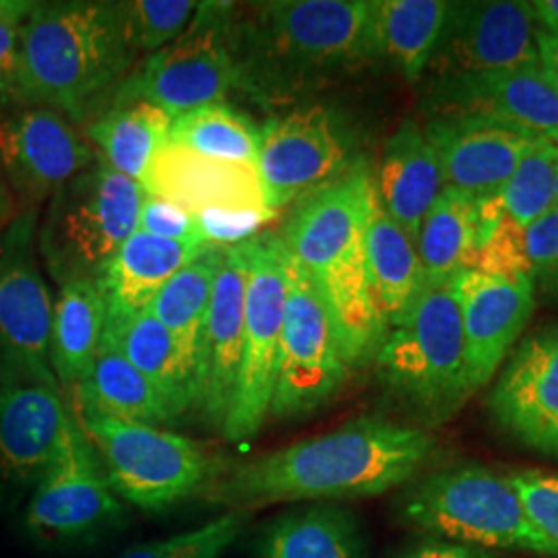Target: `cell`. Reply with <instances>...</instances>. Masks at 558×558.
<instances>
[{"instance_id":"6da1fadb","label":"cell","mask_w":558,"mask_h":558,"mask_svg":"<svg viewBox=\"0 0 558 558\" xmlns=\"http://www.w3.org/2000/svg\"><path fill=\"white\" fill-rule=\"evenodd\" d=\"M435 451L437 440L424 428L362 416L333 433L228 468L203 497L232 511L371 499L416 478Z\"/></svg>"},{"instance_id":"7a4b0ae2","label":"cell","mask_w":558,"mask_h":558,"mask_svg":"<svg viewBox=\"0 0 558 558\" xmlns=\"http://www.w3.org/2000/svg\"><path fill=\"white\" fill-rule=\"evenodd\" d=\"M240 92L281 106L377 60L373 0H269L232 7Z\"/></svg>"},{"instance_id":"3957f363","label":"cell","mask_w":558,"mask_h":558,"mask_svg":"<svg viewBox=\"0 0 558 558\" xmlns=\"http://www.w3.org/2000/svg\"><path fill=\"white\" fill-rule=\"evenodd\" d=\"M375 203V170L359 160L339 179L296 201L278 230L288 253L317 288L350 371L373 364L389 336L366 265Z\"/></svg>"},{"instance_id":"277c9868","label":"cell","mask_w":558,"mask_h":558,"mask_svg":"<svg viewBox=\"0 0 558 558\" xmlns=\"http://www.w3.org/2000/svg\"><path fill=\"white\" fill-rule=\"evenodd\" d=\"M135 60L120 2H36L21 23L23 106L87 124L112 104Z\"/></svg>"},{"instance_id":"5b68a950","label":"cell","mask_w":558,"mask_h":558,"mask_svg":"<svg viewBox=\"0 0 558 558\" xmlns=\"http://www.w3.org/2000/svg\"><path fill=\"white\" fill-rule=\"evenodd\" d=\"M401 523L430 538L482 550H511L558 558V546L527 515L509 474L482 463L442 468L399 497Z\"/></svg>"},{"instance_id":"8992f818","label":"cell","mask_w":558,"mask_h":558,"mask_svg":"<svg viewBox=\"0 0 558 558\" xmlns=\"http://www.w3.org/2000/svg\"><path fill=\"white\" fill-rule=\"evenodd\" d=\"M373 364L383 389L422 422L442 424L458 414L474 391L449 283L422 294L414 311L389 329Z\"/></svg>"},{"instance_id":"52a82bcc","label":"cell","mask_w":558,"mask_h":558,"mask_svg":"<svg viewBox=\"0 0 558 558\" xmlns=\"http://www.w3.org/2000/svg\"><path fill=\"white\" fill-rule=\"evenodd\" d=\"M83 435L120 500L166 511L205 493L230 468L197 440L179 433L75 410Z\"/></svg>"},{"instance_id":"ba28073f","label":"cell","mask_w":558,"mask_h":558,"mask_svg":"<svg viewBox=\"0 0 558 558\" xmlns=\"http://www.w3.org/2000/svg\"><path fill=\"white\" fill-rule=\"evenodd\" d=\"M145 189L96 160L50 197L38 226V253L59 286L98 279L137 230Z\"/></svg>"},{"instance_id":"9c48e42d","label":"cell","mask_w":558,"mask_h":558,"mask_svg":"<svg viewBox=\"0 0 558 558\" xmlns=\"http://www.w3.org/2000/svg\"><path fill=\"white\" fill-rule=\"evenodd\" d=\"M232 7L234 2H199L186 32L145 57L122 81L112 104L145 101L174 120L240 92L239 60L230 36Z\"/></svg>"},{"instance_id":"30bf717a","label":"cell","mask_w":558,"mask_h":558,"mask_svg":"<svg viewBox=\"0 0 558 558\" xmlns=\"http://www.w3.org/2000/svg\"><path fill=\"white\" fill-rule=\"evenodd\" d=\"M286 294L288 251L278 230H265L248 240L242 359L234 401L221 428V435L230 442L255 437L269 416Z\"/></svg>"},{"instance_id":"8fae6325","label":"cell","mask_w":558,"mask_h":558,"mask_svg":"<svg viewBox=\"0 0 558 558\" xmlns=\"http://www.w3.org/2000/svg\"><path fill=\"white\" fill-rule=\"evenodd\" d=\"M38 226L36 207H27L0 234V385L59 387L48 359L54 302L36 259Z\"/></svg>"},{"instance_id":"7c38bea8","label":"cell","mask_w":558,"mask_h":558,"mask_svg":"<svg viewBox=\"0 0 558 558\" xmlns=\"http://www.w3.org/2000/svg\"><path fill=\"white\" fill-rule=\"evenodd\" d=\"M350 373L317 288L288 253V294L269 416H311L338 396Z\"/></svg>"},{"instance_id":"4fadbf2b","label":"cell","mask_w":558,"mask_h":558,"mask_svg":"<svg viewBox=\"0 0 558 558\" xmlns=\"http://www.w3.org/2000/svg\"><path fill=\"white\" fill-rule=\"evenodd\" d=\"M356 161L350 126L325 104L292 108L259 126L255 168L265 205L276 214L339 179Z\"/></svg>"},{"instance_id":"5bb4252c","label":"cell","mask_w":558,"mask_h":558,"mask_svg":"<svg viewBox=\"0 0 558 558\" xmlns=\"http://www.w3.org/2000/svg\"><path fill=\"white\" fill-rule=\"evenodd\" d=\"M124 505L101 470L100 459L75 416L59 456L38 482L25 513L27 532L44 544L94 542L124 525Z\"/></svg>"},{"instance_id":"9a60e30c","label":"cell","mask_w":558,"mask_h":558,"mask_svg":"<svg viewBox=\"0 0 558 558\" xmlns=\"http://www.w3.org/2000/svg\"><path fill=\"white\" fill-rule=\"evenodd\" d=\"M536 60V23L530 2H449L428 69L435 80H445Z\"/></svg>"},{"instance_id":"2e32d148","label":"cell","mask_w":558,"mask_h":558,"mask_svg":"<svg viewBox=\"0 0 558 558\" xmlns=\"http://www.w3.org/2000/svg\"><path fill=\"white\" fill-rule=\"evenodd\" d=\"M433 114H480L558 147V89L539 60L435 80Z\"/></svg>"},{"instance_id":"e0dca14e","label":"cell","mask_w":558,"mask_h":558,"mask_svg":"<svg viewBox=\"0 0 558 558\" xmlns=\"http://www.w3.org/2000/svg\"><path fill=\"white\" fill-rule=\"evenodd\" d=\"M96 160L75 124L57 110L23 106L0 119V170L29 207Z\"/></svg>"},{"instance_id":"ac0fdd59","label":"cell","mask_w":558,"mask_h":558,"mask_svg":"<svg viewBox=\"0 0 558 558\" xmlns=\"http://www.w3.org/2000/svg\"><path fill=\"white\" fill-rule=\"evenodd\" d=\"M458 300L472 391L484 389L518 343L536 306L532 276L461 271L449 281Z\"/></svg>"},{"instance_id":"d6986e66","label":"cell","mask_w":558,"mask_h":558,"mask_svg":"<svg viewBox=\"0 0 558 558\" xmlns=\"http://www.w3.org/2000/svg\"><path fill=\"white\" fill-rule=\"evenodd\" d=\"M488 408L507 435L558 459V327L519 341L493 385Z\"/></svg>"},{"instance_id":"ffe728a7","label":"cell","mask_w":558,"mask_h":558,"mask_svg":"<svg viewBox=\"0 0 558 558\" xmlns=\"http://www.w3.org/2000/svg\"><path fill=\"white\" fill-rule=\"evenodd\" d=\"M246 274L248 242L223 248L201 331L195 410L220 430L230 414L239 380Z\"/></svg>"},{"instance_id":"44dd1931","label":"cell","mask_w":558,"mask_h":558,"mask_svg":"<svg viewBox=\"0 0 558 558\" xmlns=\"http://www.w3.org/2000/svg\"><path fill=\"white\" fill-rule=\"evenodd\" d=\"M439 156L445 182L474 197H493L539 145L480 114H433L422 126Z\"/></svg>"},{"instance_id":"7402d4cb","label":"cell","mask_w":558,"mask_h":558,"mask_svg":"<svg viewBox=\"0 0 558 558\" xmlns=\"http://www.w3.org/2000/svg\"><path fill=\"white\" fill-rule=\"evenodd\" d=\"M71 418L54 385H0V482L38 486L59 456Z\"/></svg>"},{"instance_id":"603a6c76","label":"cell","mask_w":558,"mask_h":558,"mask_svg":"<svg viewBox=\"0 0 558 558\" xmlns=\"http://www.w3.org/2000/svg\"><path fill=\"white\" fill-rule=\"evenodd\" d=\"M141 186L147 195L177 203L195 216L269 209L255 166L205 158L170 143L151 161Z\"/></svg>"},{"instance_id":"cb8c5ba5","label":"cell","mask_w":558,"mask_h":558,"mask_svg":"<svg viewBox=\"0 0 558 558\" xmlns=\"http://www.w3.org/2000/svg\"><path fill=\"white\" fill-rule=\"evenodd\" d=\"M375 184L380 207L416 242L422 221L447 189L439 156L416 120H401L385 143Z\"/></svg>"},{"instance_id":"d4e9b609","label":"cell","mask_w":558,"mask_h":558,"mask_svg":"<svg viewBox=\"0 0 558 558\" xmlns=\"http://www.w3.org/2000/svg\"><path fill=\"white\" fill-rule=\"evenodd\" d=\"M209 246L161 239L137 228L98 278L108 308L106 325L147 311L161 288Z\"/></svg>"},{"instance_id":"484cf974","label":"cell","mask_w":558,"mask_h":558,"mask_svg":"<svg viewBox=\"0 0 558 558\" xmlns=\"http://www.w3.org/2000/svg\"><path fill=\"white\" fill-rule=\"evenodd\" d=\"M366 265L380 315L393 329L414 311L430 286L416 242L387 216L379 197L366 232Z\"/></svg>"},{"instance_id":"4316f807","label":"cell","mask_w":558,"mask_h":558,"mask_svg":"<svg viewBox=\"0 0 558 558\" xmlns=\"http://www.w3.org/2000/svg\"><path fill=\"white\" fill-rule=\"evenodd\" d=\"M257 558H366V539L352 511L315 502L274 519L259 536Z\"/></svg>"},{"instance_id":"83f0119b","label":"cell","mask_w":558,"mask_h":558,"mask_svg":"<svg viewBox=\"0 0 558 558\" xmlns=\"http://www.w3.org/2000/svg\"><path fill=\"white\" fill-rule=\"evenodd\" d=\"M104 338L112 341L120 354L156 387L174 418L195 410L197 379L182 360L177 339L149 311L106 325Z\"/></svg>"},{"instance_id":"f1b7e54d","label":"cell","mask_w":558,"mask_h":558,"mask_svg":"<svg viewBox=\"0 0 558 558\" xmlns=\"http://www.w3.org/2000/svg\"><path fill=\"white\" fill-rule=\"evenodd\" d=\"M75 396L80 410L122 422L158 428L177 422L156 387L106 338H101L89 373L75 385Z\"/></svg>"},{"instance_id":"f546056e","label":"cell","mask_w":558,"mask_h":558,"mask_svg":"<svg viewBox=\"0 0 558 558\" xmlns=\"http://www.w3.org/2000/svg\"><path fill=\"white\" fill-rule=\"evenodd\" d=\"M106 299L98 279L60 286L50 325V368L62 385H80L98 354L106 329Z\"/></svg>"},{"instance_id":"4dcf8cb0","label":"cell","mask_w":558,"mask_h":558,"mask_svg":"<svg viewBox=\"0 0 558 558\" xmlns=\"http://www.w3.org/2000/svg\"><path fill=\"white\" fill-rule=\"evenodd\" d=\"M83 126L100 160L141 184L151 161L168 145L172 119L151 104L131 101L108 106Z\"/></svg>"},{"instance_id":"1f68e13d","label":"cell","mask_w":558,"mask_h":558,"mask_svg":"<svg viewBox=\"0 0 558 558\" xmlns=\"http://www.w3.org/2000/svg\"><path fill=\"white\" fill-rule=\"evenodd\" d=\"M449 2L373 0V41L377 59H387L408 81L428 71Z\"/></svg>"},{"instance_id":"d6a6232c","label":"cell","mask_w":558,"mask_h":558,"mask_svg":"<svg viewBox=\"0 0 558 558\" xmlns=\"http://www.w3.org/2000/svg\"><path fill=\"white\" fill-rule=\"evenodd\" d=\"M480 240V199L447 186L420 226L416 248L428 286L472 269Z\"/></svg>"},{"instance_id":"836d02e7","label":"cell","mask_w":558,"mask_h":558,"mask_svg":"<svg viewBox=\"0 0 558 558\" xmlns=\"http://www.w3.org/2000/svg\"><path fill=\"white\" fill-rule=\"evenodd\" d=\"M223 248L209 246L199 257L182 267L170 279L147 308L179 343L182 360L197 379V360L203 323L207 317L214 281L220 267Z\"/></svg>"},{"instance_id":"e575fe53","label":"cell","mask_w":558,"mask_h":558,"mask_svg":"<svg viewBox=\"0 0 558 558\" xmlns=\"http://www.w3.org/2000/svg\"><path fill=\"white\" fill-rule=\"evenodd\" d=\"M168 143L205 158L255 166L259 126L230 101H218L172 120Z\"/></svg>"},{"instance_id":"d590c367","label":"cell","mask_w":558,"mask_h":558,"mask_svg":"<svg viewBox=\"0 0 558 558\" xmlns=\"http://www.w3.org/2000/svg\"><path fill=\"white\" fill-rule=\"evenodd\" d=\"M557 168L558 147L555 145H539L523 158L497 195H493L500 214L521 230H527L532 223L555 211Z\"/></svg>"},{"instance_id":"8d00e7d4","label":"cell","mask_w":558,"mask_h":558,"mask_svg":"<svg viewBox=\"0 0 558 558\" xmlns=\"http://www.w3.org/2000/svg\"><path fill=\"white\" fill-rule=\"evenodd\" d=\"M126 38L133 52L156 54L180 38L199 11L195 0H131L120 2Z\"/></svg>"},{"instance_id":"74e56055","label":"cell","mask_w":558,"mask_h":558,"mask_svg":"<svg viewBox=\"0 0 558 558\" xmlns=\"http://www.w3.org/2000/svg\"><path fill=\"white\" fill-rule=\"evenodd\" d=\"M246 519L248 511H228L197 530L133 546L117 558H220L240 538Z\"/></svg>"},{"instance_id":"f35d334b","label":"cell","mask_w":558,"mask_h":558,"mask_svg":"<svg viewBox=\"0 0 558 558\" xmlns=\"http://www.w3.org/2000/svg\"><path fill=\"white\" fill-rule=\"evenodd\" d=\"M519 499L539 532L558 546V476L538 470L509 474Z\"/></svg>"},{"instance_id":"ab89813d","label":"cell","mask_w":558,"mask_h":558,"mask_svg":"<svg viewBox=\"0 0 558 558\" xmlns=\"http://www.w3.org/2000/svg\"><path fill=\"white\" fill-rule=\"evenodd\" d=\"M279 214L269 209H242V211H209L197 216L201 232L211 246H236L259 236L265 228L276 221Z\"/></svg>"},{"instance_id":"60d3db41","label":"cell","mask_w":558,"mask_h":558,"mask_svg":"<svg viewBox=\"0 0 558 558\" xmlns=\"http://www.w3.org/2000/svg\"><path fill=\"white\" fill-rule=\"evenodd\" d=\"M525 253L534 286L558 299V209L525 230Z\"/></svg>"},{"instance_id":"b9f144b4","label":"cell","mask_w":558,"mask_h":558,"mask_svg":"<svg viewBox=\"0 0 558 558\" xmlns=\"http://www.w3.org/2000/svg\"><path fill=\"white\" fill-rule=\"evenodd\" d=\"M137 228L143 232L156 234L161 239L177 240L184 244H205L207 240L201 232L197 216L186 211L177 203L147 195L141 205Z\"/></svg>"},{"instance_id":"7bdbcfd3","label":"cell","mask_w":558,"mask_h":558,"mask_svg":"<svg viewBox=\"0 0 558 558\" xmlns=\"http://www.w3.org/2000/svg\"><path fill=\"white\" fill-rule=\"evenodd\" d=\"M21 23L0 20V108H21Z\"/></svg>"},{"instance_id":"ee69618b","label":"cell","mask_w":558,"mask_h":558,"mask_svg":"<svg viewBox=\"0 0 558 558\" xmlns=\"http://www.w3.org/2000/svg\"><path fill=\"white\" fill-rule=\"evenodd\" d=\"M396 558H495L488 550L465 546L449 539L426 538L412 542Z\"/></svg>"},{"instance_id":"f6af8a7d","label":"cell","mask_w":558,"mask_h":558,"mask_svg":"<svg viewBox=\"0 0 558 558\" xmlns=\"http://www.w3.org/2000/svg\"><path fill=\"white\" fill-rule=\"evenodd\" d=\"M536 50L542 69L558 89V38L536 29Z\"/></svg>"},{"instance_id":"bcb514c9","label":"cell","mask_w":558,"mask_h":558,"mask_svg":"<svg viewBox=\"0 0 558 558\" xmlns=\"http://www.w3.org/2000/svg\"><path fill=\"white\" fill-rule=\"evenodd\" d=\"M530 7L536 29L558 38V0H536L530 2Z\"/></svg>"},{"instance_id":"7dc6e473","label":"cell","mask_w":558,"mask_h":558,"mask_svg":"<svg viewBox=\"0 0 558 558\" xmlns=\"http://www.w3.org/2000/svg\"><path fill=\"white\" fill-rule=\"evenodd\" d=\"M36 2L29 0H0V20L13 17V20H25Z\"/></svg>"},{"instance_id":"c3c4849f","label":"cell","mask_w":558,"mask_h":558,"mask_svg":"<svg viewBox=\"0 0 558 558\" xmlns=\"http://www.w3.org/2000/svg\"><path fill=\"white\" fill-rule=\"evenodd\" d=\"M9 207H13V199H11V195H9V189H7V184H4L2 170H0V209H9Z\"/></svg>"},{"instance_id":"681fc988","label":"cell","mask_w":558,"mask_h":558,"mask_svg":"<svg viewBox=\"0 0 558 558\" xmlns=\"http://www.w3.org/2000/svg\"><path fill=\"white\" fill-rule=\"evenodd\" d=\"M15 218V214H13V207H9V209H0V234H2V230L11 223V220Z\"/></svg>"},{"instance_id":"f907efd6","label":"cell","mask_w":558,"mask_h":558,"mask_svg":"<svg viewBox=\"0 0 558 558\" xmlns=\"http://www.w3.org/2000/svg\"><path fill=\"white\" fill-rule=\"evenodd\" d=\"M555 201H557V209H558V168H557V182H555Z\"/></svg>"}]
</instances>
